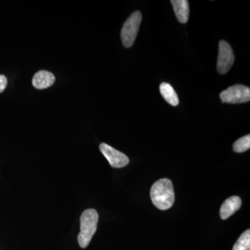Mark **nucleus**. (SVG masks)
<instances>
[{"mask_svg":"<svg viewBox=\"0 0 250 250\" xmlns=\"http://www.w3.org/2000/svg\"><path fill=\"white\" fill-rule=\"evenodd\" d=\"M223 103L241 104L250 100V88L246 85L237 84L229 87L220 95Z\"/></svg>","mask_w":250,"mask_h":250,"instance_id":"20e7f679","label":"nucleus"},{"mask_svg":"<svg viewBox=\"0 0 250 250\" xmlns=\"http://www.w3.org/2000/svg\"><path fill=\"white\" fill-rule=\"evenodd\" d=\"M100 149L113 167L120 168L125 167L129 163V158L106 143H102Z\"/></svg>","mask_w":250,"mask_h":250,"instance_id":"423d86ee","label":"nucleus"},{"mask_svg":"<svg viewBox=\"0 0 250 250\" xmlns=\"http://www.w3.org/2000/svg\"><path fill=\"white\" fill-rule=\"evenodd\" d=\"M172 3L176 17L182 24H185L188 21L189 9L188 1L187 0H172Z\"/></svg>","mask_w":250,"mask_h":250,"instance_id":"1a4fd4ad","label":"nucleus"},{"mask_svg":"<svg viewBox=\"0 0 250 250\" xmlns=\"http://www.w3.org/2000/svg\"><path fill=\"white\" fill-rule=\"evenodd\" d=\"M151 199L156 208L167 210L174 202V192L172 182L168 179H162L153 184L150 191Z\"/></svg>","mask_w":250,"mask_h":250,"instance_id":"f257e3e1","label":"nucleus"},{"mask_svg":"<svg viewBox=\"0 0 250 250\" xmlns=\"http://www.w3.org/2000/svg\"><path fill=\"white\" fill-rule=\"evenodd\" d=\"M233 250H250V231L246 230L235 243Z\"/></svg>","mask_w":250,"mask_h":250,"instance_id":"9b49d317","label":"nucleus"},{"mask_svg":"<svg viewBox=\"0 0 250 250\" xmlns=\"http://www.w3.org/2000/svg\"><path fill=\"white\" fill-rule=\"evenodd\" d=\"M233 49L228 42L221 41L219 42V54L217 68L219 73L224 75L232 67L234 62Z\"/></svg>","mask_w":250,"mask_h":250,"instance_id":"39448f33","label":"nucleus"},{"mask_svg":"<svg viewBox=\"0 0 250 250\" xmlns=\"http://www.w3.org/2000/svg\"><path fill=\"white\" fill-rule=\"evenodd\" d=\"M160 92L167 103L174 106H177L179 104L178 95H177L174 88H172V85L164 82L160 85Z\"/></svg>","mask_w":250,"mask_h":250,"instance_id":"9d476101","label":"nucleus"},{"mask_svg":"<svg viewBox=\"0 0 250 250\" xmlns=\"http://www.w3.org/2000/svg\"><path fill=\"white\" fill-rule=\"evenodd\" d=\"M233 150L237 153L246 152L250 148V136L247 135L236 141L233 144Z\"/></svg>","mask_w":250,"mask_h":250,"instance_id":"f8f14e48","label":"nucleus"},{"mask_svg":"<svg viewBox=\"0 0 250 250\" xmlns=\"http://www.w3.org/2000/svg\"><path fill=\"white\" fill-rule=\"evenodd\" d=\"M98 220V213L95 209H87L82 213L80 218V233L78 236L81 248H85L89 245L96 232Z\"/></svg>","mask_w":250,"mask_h":250,"instance_id":"f03ea898","label":"nucleus"},{"mask_svg":"<svg viewBox=\"0 0 250 250\" xmlns=\"http://www.w3.org/2000/svg\"><path fill=\"white\" fill-rule=\"evenodd\" d=\"M55 77L53 74L46 70H41L33 77V85L37 89H45L53 85Z\"/></svg>","mask_w":250,"mask_h":250,"instance_id":"6e6552de","label":"nucleus"},{"mask_svg":"<svg viewBox=\"0 0 250 250\" xmlns=\"http://www.w3.org/2000/svg\"><path fill=\"white\" fill-rule=\"evenodd\" d=\"M141 21L142 14L139 11H137L133 13L123 24L121 36L122 42L125 47L129 48L134 45Z\"/></svg>","mask_w":250,"mask_h":250,"instance_id":"7ed1b4c3","label":"nucleus"},{"mask_svg":"<svg viewBox=\"0 0 250 250\" xmlns=\"http://www.w3.org/2000/svg\"><path fill=\"white\" fill-rule=\"evenodd\" d=\"M242 205L241 199L238 196L229 197L225 200L220 208V216L223 220H226L231 216L237 210L240 209Z\"/></svg>","mask_w":250,"mask_h":250,"instance_id":"0eeeda50","label":"nucleus"},{"mask_svg":"<svg viewBox=\"0 0 250 250\" xmlns=\"http://www.w3.org/2000/svg\"><path fill=\"white\" fill-rule=\"evenodd\" d=\"M7 85V79L4 75H0V93H2Z\"/></svg>","mask_w":250,"mask_h":250,"instance_id":"ddd939ff","label":"nucleus"}]
</instances>
